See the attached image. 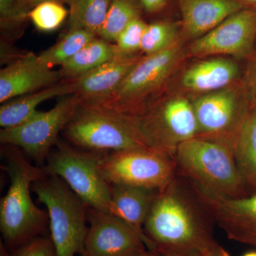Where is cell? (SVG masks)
<instances>
[{
	"instance_id": "cb8c5ba5",
	"label": "cell",
	"mask_w": 256,
	"mask_h": 256,
	"mask_svg": "<svg viewBox=\"0 0 256 256\" xmlns=\"http://www.w3.org/2000/svg\"><path fill=\"white\" fill-rule=\"evenodd\" d=\"M97 36L87 30H68L54 45L38 55V60L50 68L56 66H62Z\"/></svg>"
},
{
	"instance_id": "8fae6325",
	"label": "cell",
	"mask_w": 256,
	"mask_h": 256,
	"mask_svg": "<svg viewBox=\"0 0 256 256\" xmlns=\"http://www.w3.org/2000/svg\"><path fill=\"white\" fill-rule=\"evenodd\" d=\"M80 105L74 94L60 98L50 110L38 111L26 122L0 131V141L4 146H15L38 166L46 162L52 148L58 142L60 131L73 117Z\"/></svg>"
},
{
	"instance_id": "8d00e7d4",
	"label": "cell",
	"mask_w": 256,
	"mask_h": 256,
	"mask_svg": "<svg viewBox=\"0 0 256 256\" xmlns=\"http://www.w3.org/2000/svg\"><path fill=\"white\" fill-rule=\"evenodd\" d=\"M242 256H256V252H246Z\"/></svg>"
},
{
	"instance_id": "9a60e30c",
	"label": "cell",
	"mask_w": 256,
	"mask_h": 256,
	"mask_svg": "<svg viewBox=\"0 0 256 256\" xmlns=\"http://www.w3.org/2000/svg\"><path fill=\"white\" fill-rule=\"evenodd\" d=\"M64 80L60 70L46 66L32 52L0 70V102L52 86Z\"/></svg>"
},
{
	"instance_id": "1f68e13d",
	"label": "cell",
	"mask_w": 256,
	"mask_h": 256,
	"mask_svg": "<svg viewBox=\"0 0 256 256\" xmlns=\"http://www.w3.org/2000/svg\"><path fill=\"white\" fill-rule=\"evenodd\" d=\"M140 2L146 12L156 13L164 9L168 0H140Z\"/></svg>"
},
{
	"instance_id": "f35d334b",
	"label": "cell",
	"mask_w": 256,
	"mask_h": 256,
	"mask_svg": "<svg viewBox=\"0 0 256 256\" xmlns=\"http://www.w3.org/2000/svg\"><path fill=\"white\" fill-rule=\"evenodd\" d=\"M73 1H74V0H72V2H73ZM70 4H72V3H70Z\"/></svg>"
},
{
	"instance_id": "e0dca14e",
	"label": "cell",
	"mask_w": 256,
	"mask_h": 256,
	"mask_svg": "<svg viewBox=\"0 0 256 256\" xmlns=\"http://www.w3.org/2000/svg\"><path fill=\"white\" fill-rule=\"evenodd\" d=\"M182 40L194 41L249 6L242 0H178Z\"/></svg>"
},
{
	"instance_id": "f1b7e54d",
	"label": "cell",
	"mask_w": 256,
	"mask_h": 256,
	"mask_svg": "<svg viewBox=\"0 0 256 256\" xmlns=\"http://www.w3.org/2000/svg\"><path fill=\"white\" fill-rule=\"evenodd\" d=\"M148 26V24L139 18L133 20L120 33L114 44L119 54L122 56L137 55L140 50L143 36Z\"/></svg>"
},
{
	"instance_id": "74e56055",
	"label": "cell",
	"mask_w": 256,
	"mask_h": 256,
	"mask_svg": "<svg viewBox=\"0 0 256 256\" xmlns=\"http://www.w3.org/2000/svg\"><path fill=\"white\" fill-rule=\"evenodd\" d=\"M250 2H256V0H248Z\"/></svg>"
},
{
	"instance_id": "e575fe53",
	"label": "cell",
	"mask_w": 256,
	"mask_h": 256,
	"mask_svg": "<svg viewBox=\"0 0 256 256\" xmlns=\"http://www.w3.org/2000/svg\"><path fill=\"white\" fill-rule=\"evenodd\" d=\"M138 256H162V255L160 250L156 249V250H148L144 254Z\"/></svg>"
},
{
	"instance_id": "7c38bea8",
	"label": "cell",
	"mask_w": 256,
	"mask_h": 256,
	"mask_svg": "<svg viewBox=\"0 0 256 256\" xmlns=\"http://www.w3.org/2000/svg\"><path fill=\"white\" fill-rule=\"evenodd\" d=\"M256 41V8L248 6L186 46L188 57L232 56L244 58L254 53Z\"/></svg>"
},
{
	"instance_id": "ac0fdd59",
	"label": "cell",
	"mask_w": 256,
	"mask_h": 256,
	"mask_svg": "<svg viewBox=\"0 0 256 256\" xmlns=\"http://www.w3.org/2000/svg\"><path fill=\"white\" fill-rule=\"evenodd\" d=\"M240 68L236 62L224 57L196 62L184 70L180 86L195 96L220 90L238 82Z\"/></svg>"
},
{
	"instance_id": "2e32d148",
	"label": "cell",
	"mask_w": 256,
	"mask_h": 256,
	"mask_svg": "<svg viewBox=\"0 0 256 256\" xmlns=\"http://www.w3.org/2000/svg\"><path fill=\"white\" fill-rule=\"evenodd\" d=\"M141 57L120 56L86 74L70 79L73 94L84 105H102L116 92Z\"/></svg>"
},
{
	"instance_id": "d4e9b609",
	"label": "cell",
	"mask_w": 256,
	"mask_h": 256,
	"mask_svg": "<svg viewBox=\"0 0 256 256\" xmlns=\"http://www.w3.org/2000/svg\"><path fill=\"white\" fill-rule=\"evenodd\" d=\"M140 0H112L104 28L98 36L106 41L116 42L121 32L133 20L141 18Z\"/></svg>"
},
{
	"instance_id": "277c9868",
	"label": "cell",
	"mask_w": 256,
	"mask_h": 256,
	"mask_svg": "<svg viewBox=\"0 0 256 256\" xmlns=\"http://www.w3.org/2000/svg\"><path fill=\"white\" fill-rule=\"evenodd\" d=\"M32 190L46 206L56 256L82 255L88 230L87 205L60 176L50 173L35 181Z\"/></svg>"
},
{
	"instance_id": "ffe728a7",
	"label": "cell",
	"mask_w": 256,
	"mask_h": 256,
	"mask_svg": "<svg viewBox=\"0 0 256 256\" xmlns=\"http://www.w3.org/2000/svg\"><path fill=\"white\" fill-rule=\"evenodd\" d=\"M70 94H73L72 80H63L52 86L6 101L0 107V126L5 129L20 126L38 112L37 107L42 102Z\"/></svg>"
},
{
	"instance_id": "603a6c76",
	"label": "cell",
	"mask_w": 256,
	"mask_h": 256,
	"mask_svg": "<svg viewBox=\"0 0 256 256\" xmlns=\"http://www.w3.org/2000/svg\"><path fill=\"white\" fill-rule=\"evenodd\" d=\"M112 0H74L69 5L68 30H84L98 36Z\"/></svg>"
},
{
	"instance_id": "4dcf8cb0",
	"label": "cell",
	"mask_w": 256,
	"mask_h": 256,
	"mask_svg": "<svg viewBox=\"0 0 256 256\" xmlns=\"http://www.w3.org/2000/svg\"><path fill=\"white\" fill-rule=\"evenodd\" d=\"M247 76L246 86L252 107L256 108V54L250 63Z\"/></svg>"
},
{
	"instance_id": "5b68a950",
	"label": "cell",
	"mask_w": 256,
	"mask_h": 256,
	"mask_svg": "<svg viewBox=\"0 0 256 256\" xmlns=\"http://www.w3.org/2000/svg\"><path fill=\"white\" fill-rule=\"evenodd\" d=\"M64 131L84 150L108 153L152 148L130 116L96 106L80 104Z\"/></svg>"
},
{
	"instance_id": "836d02e7",
	"label": "cell",
	"mask_w": 256,
	"mask_h": 256,
	"mask_svg": "<svg viewBox=\"0 0 256 256\" xmlns=\"http://www.w3.org/2000/svg\"><path fill=\"white\" fill-rule=\"evenodd\" d=\"M203 256H230L229 255L228 252L223 247L220 246V244L214 248L210 252H206Z\"/></svg>"
},
{
	"instance_id": "d6986e66",
	"label": "cell",
	"mask_w": 256,
	"mask_h": 256,
	"mask_svg": "<svg viewBox=\"0 0 256 256\" xmlns=\"http://www.w3.org/2000/svg\"><path fill=\"white\" fill-rule=\"evenodd\" d=\"M109 212L130 224L146 239L150 250H156L154 244L146 237L143 227L158 194V190L110 184Z\"/></svg>"
},
{
	"instance_id": "4fadbf2b",
	"label": "cell",
	"mask_w": 256,
	"mask_h": 256,
	"mask_svg": "<svg viewBox=\"0 0 256 256\" xmlns=\"http://www.w3.org/2000/svg\"><path fill=\"white\" fill-rule=\"evenodd\" d=\"M86 237L80 256H138L150 250L138 230L110 212L88 208Z\"/></svg>"
},
{
	"instance_id": "7402d4cb",
	"label": "cell",
	"mask_w": 256,
	"mask_h": 256,
	"mask_svg": "<svg viewBox=\"0 0 256 256\" xmlns=\"http://www.w3.org/2000/svg\"><path fill=\"white\" fill-rule=\"evenodd\" d=\"M120 54L116 44L97 36L60 66L64 80H70L94 70Z\"/></svg>"
},
{
	"instance_id": "8992f818",
	"label": "cell",
	"mask_w": 256,
	"mask_h": 256,
	"mask_svg": "<svg viewBox=\"0 0 256 256\" xmlns=\"http://www.w3.org/2000/svg\"><path fill=\"white\" fill-rule=\"evenodd\" d=\"M180 40L168 50L141 57L102 108L132 116L166 90L170 79L188 58Z\"/></svg>"
},
{
	"instance_id": "6da1fadb",
	"label": "cell",
	"mask_w": 256,
	"mask_h": 256,
	"mask_svg": "<svg viewBox=\"0 0 256 256\" xmlns=\"http://www.w3.org/2000/svg\"><path fill=\"white\" fill-rule=\"evenodd\" d=\"M213 218L180 174L158 192L143 230L160 252L204 256L218 245Z\"/></svg>"
},
{
	"instance_id": "30bf717a",
	"label": "cell",
	"mask_w": 256,
	"mask_h": 256,
	"mask_svg": "<svg viewBox=\"0 0 256 256\" xmlns=\"http://www.w3.org/2000/svg\"><path fill=\"white\" fill-rule=\"evenodd\" d=\"M99 166L106 181L150 190L166 188L178 174L176 162L152 148H140L102 154Z\"/></svg>"
},
{
	"instance_id": "f546056e",
	"label": "cell",
	"mask_w": 256,
	"mask_h": 256,
	"mask_svg": "<svg viewBox=\"0 0 256 256\" xmlns=\"http://www.w3.org/2000/svg\"><path fill=\"white\" fill-rule=\"evenodd\" d=\"M0 256H56V254L50 236L42 235L31 239L10 252L1 242Z\"/></svg>"
},
{
	"instance_id": "3957f363",
	"label": "cell",
	"mask_w": 256,
	"mask_h": 256,
	"mask_svg": "<svg viewBox=\"0 0 256 256\" xmlns=\"http://www.w3.org/2000/svg\"><path fill=\"white\" fill-rule=\"evenodd\" d=\"M178 174L200 190L224 198L248 196L233 151L220 143L192 138L174 154Z\"/></svg>"
},
{
	"instance_id": "83f0119b",
	"label": "cell",
	"mask_w": 256,
	"mask_h": 256,
	"mask_svg": "<svg viewBox=\"0 0 256 256\" xmlns=\"http://www.w3.org/2000/svg\"><path fill=\"white\" fill-rule=\"evenodd\" d=\"M68 15L69 12L62 3L46 2L34 8L30 18L37 30L50 32L60 28Z\"/></svg>"
},
{
	"instance_id": "52a82bcc",
	"label": "cell",
	"mask_w": 256,
	"mask_h": 256,
	"mask_svg": "<svg viewBox=\"0 0 256 256\" xmlns=\"http://www.w3.org/2000/svg\"><path fill=\"white\" fill-rule=\"evenodd\" d=\"M130 117L152 148L172 158L178 146L198 132L191 99L182 94L163 92Z\"/></svg>"
},
{
	"instance_id": "5bb4252c",
	"label": "cell",
	"mask_w": 256,
	"mask_h": 256,
	"mask_svg": "<svg viewBox=\"0 0 256 256\" xmlns=\"http://www.w3.org/2000/svg\"><path fill=\"white\" fill-rule=\"evenodd\" d=\"M191 184L216 225L228 238L256 247V193L242 198H224Z\"/></svg>"
},
{
	"instance_id": "7a4b0ae2",
	"label": "cell",
	"mask_w": 256,
	"mask_h": 256,
	"mask_svg": "<svg viewBox=\"0 0 256 256\" xmlns=\"http://www.w3.org/2000/svg\"><path fill=\"white\" fill-rule=\"evenodd\" d=\"M3 150V169L10 178L6 194L0 202V230L3 245L8 250L31 239L45 235L50 225L46 210L35 204L32 198L33 183L46 174L44 166L32 164L21 150L6 146Z\"/></svg>"
},
{
	"instance_id": "484cf974",
	"label": "cell",
	"mask_w": 256,
	"mask_h": 256,
	"mask_svg": "<svg viewBox=\"0 0 256 256\" xmlns=\"http://www.w3.org/2000/svg\"><path fill=\"white\" fill-rule=\"evenodd\" d=\"M182 40L181 25L169 21L162 20L148 24L142 44L141 52L144 55L159 53L172 46Z\"/></svg>"
},
{
	"instance_id": "d590c367",
	"label": "cell",
	"mask_w": 256,
	"mask_h": 256,
	"mask_svg": "<svg viewBox=\"0 0 256 256\" xmlns=\"http://www.w3.org/2000/svg\"><path fill=\"white\" fill-rule=\"evenodd\" d=\"M162 256H203L200 255H188V254H178L174 252H161Z\"/></svg>"
},
{
	"instance_id": "44dd1931",
	"label": "cell",
	"mask_w": 256,
	"mask_h": 256,
	"mask_svg": "<svg viewBox=\"0 0 256 256\" xmlns=\"http://www.w3.org/2000/svg\"><path fill=\"white\" fill-rule=\"evenodd\" d=\"M236 162L248 195L256 193V108H252L232 146Z\"/></svg>"
},
{
	"instance_id": "d6a6232c",
	"label": "cell",
	"mask_w": 256,
	"mask_h": 256,
	"mask_svg": "<svg viewBox=\"0 0 256 256\" xmlns=\"http://www.w3.org/2000/svg\"><path fill=\"white\" fill-rule=\"evenodd\" d=\"M24 1L32 10L37 5L42 4V3L46 2H57L62 3L63 4H67L70 5L72 0H24Z\"/></svg>"
},
{
	"instance_id": "ba28073f",
	"label": "cell",
	"mask_w": 256,
	"mask_h": 256,
	"mask_svg": "<svg viewBox=\"0 0 256 256\" xmlns=\"http://www.w3.org/2000/svg\"><path fill=\"white\" fill-rule=\"evenodd\" d=\"M196 116L197 138L232 150L239 129L252 108L245 82L238 80L216 92L191 98Z\"/></svg>"
},
{
	"instance_id": "4316f807",
	"label": "cell",
	"mask_w": 256,
	"mask_h": 256,
	"mask_svg": "<svg viewBox=\"0 0 256 256\" xmlns=\"http://www.w3.org/2000/svg\"><path fill=\"white\" fill-rule=\"evenodd\" d=\"M31 8L24 0H0V26L2 40L14 41L23 33Z\"/></svg>"
},
{
	"instance_id": "9c48e42d",
	"label": "cell",
	"mask_w": 256,
	"mask_h": 256,
	"mask_svg": "<svg viewBox=\"0 0 256 256\" xmlns=\"http://www.w3.org/2000/svg\"><path fill=\"white\" fill-rule=\"evenodd\" d=\"M44 166L47 172L60 176L89 208L109 212L110 186L99 162L104 153L77 150L58 141Z\"/></svg>"
}]
</instances>
